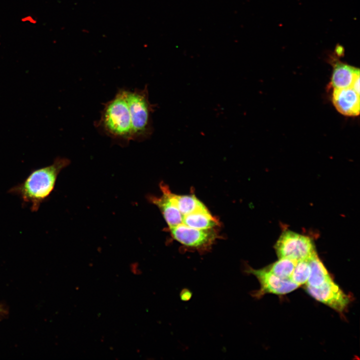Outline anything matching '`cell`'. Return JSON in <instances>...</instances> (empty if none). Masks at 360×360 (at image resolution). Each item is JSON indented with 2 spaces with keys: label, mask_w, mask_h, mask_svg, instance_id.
Here are the masks:
<instances>
[{
  "label": "cell",
  "mask_w": 360,
  "mask_h": 360,
  "mask_svg": "<svg viewBox=\"0 0 360 360\" xmlns=\"http://www.w3.org/2000/svg\"><path fill=\"white\" fill-rule=\"evenodd\" d=\"M96 126L101 132L120 144L132 140V124L125 89H120L113 98L104 104Z\"/></svg>",
  "instance_id": "1"
},
{
  "label": "cell",
  "mask_w": 360,
  "mask_h": 360,
  "mask_svg": "<svg viewBox=\"0 0 360 360\" xmlns=\"http://www.w3.org/2000/svg\"><path fill=\"white\" fill-rule=\"evenodd\" d=\"M125 94L132 124V140H146L154 131L152 116L156 106L149 100L147 85L133 91L125 89Z\"/></svg>",
  "instance_id": "2"
},
{
  "label": "cell",
  "mask_w": 360,
  "mask_h": 360,
  "mask_svg": "<svg viewBox=\"0 0 360 360\" xmlns=\"http://www.w3.org/2000/svg\"><path fill=\"white\" fill-rule=\"evenodd\" d=\"M274 248L278 258L296 261L307 259L316 252L314 242L309 236L288 230L282 232Z\"/></svg>",
  "instance_id": "3"
},
{
  "label": "cell",
  "mask_w": 360,
  "mask_h": 360,
  "mask_svg": "<svg viewBox=\"0 0 360 360\" xmlns=\"http://www.w3.org/2000/svg\"><path fill=\"white\" fill-rule=\"evenodd\" d=\"M68 164V160L60 159L52 165L34 172L24 183L25 195L34 199L46 197L52 190L58 172Z\"/></svg>",
  "instance_id": "4"
},
{
  "label": "cell",
  "mask_w": 360,
  "mask_h": 360,
  "mask_svg": "<svg viewBox=\"0 0 360 360\" xmlns=\"http://www.w3.org/2000/svg\"><path fill=\"white\" fill-rule=\"evenodd\" d=\"M172 238L184 246L202 252L208 250L218 238L214 228L200 230L182 223L169 229Z\"/></svg>",
  "instance_id": "5"
},
{
  "label": "cell",
  "mask_w": 360,
  "mask_h": 360,
  "mask_svg": "<svg viewBox=\"0 0 360 360\" xmlns=\"http://www.w3.org/2000/svg\"><path fill=\"white\" fill-rule=\"evenodd\" d=\"M304 288L307 293L314 298L338 312H342L350 302L349 296L332 279L317 287L306 284Z\"/></svg>",
  "instance_id": "6"
},
{
  "label": "cell",
  "mask_w": 360,
  "mask_h": 360,
  "mask_svg": "<svg viewBox=\"0 0 360 360\" xmlns=\"http://www.w3.org/2000/svg\"><path fill=\"white\" fill-rule=\"evenodd\" d=\"M246 272L254 276L260 284V289L254 296L260 298L266 294H284L290 293L300 286L290 279H282L266 270L264 268L256 270L248 266Z\"/></svg>",
  "instance_id": "7"
},
{
  "label": "cell",
  "mask_w": 360,
  "mask_h": 360,
  "mask_svg": "<svg viewBox=\"0 0 360 360\" xmlns=\"http://www.w3.org/2000/svg\"><path fill=\"white\" fill-rule=\"evenodd\" d=\"M160 188L162 192L160 196H148V199L160 209L170 229L182 224V216L173 200L172 192L168 186L161 182Z\"/></svg>",
  "instance_id": "8"
},
{
  "label": "cell",
  "mask_w": 360,
  "mask_h": 360,
  "mask_svg": "<svg viewBox=\"0 0 360 360\" xmlns=\"http://www.w3.org/2000/svg\"><path fill=\"white\" fill-rule=\"evenodd\" d=\"M332 102L336 110L344 116L360 114V94L351 87L333 88Z\"/></svg>",
  "instance_id": "9"
},
{
  "label": "cell",
  "mask_w": 360,
  "mask_h": 360,
  "mask_svg": "<svg viewBox=\"0 0 360 360\" xmlns=\"http://www.w3.org/2000/svg\"><path fill=\"white\" fill-rule=\"evenodd\" d=\"M333 69L330 85L333 88L351 87L354 80L360 76L358 68L344 63L335 57H330Z\"/></svg>",
  "instance_id": "10"
},
{
  "label": "cell",
  "mask_w": 360,
  "mask_h": 360,
  "mask_svg": "<svg viewBox=\"0 0 360 360\" xmlns=\"http://www.w3.org/2000/svg\"><path fill=\"white\" fill-rule=\"evenodd\" d=\"M182 223L200 230L213 228L220 225L219 221L212 216L207 208L182 216Z\"/></svg>",
  "instance_id": "11"
},
{
  "label": "cell",
  "mask_w": 360,
  "mask_h": 360,
  "mask_svg": "<svg viewBox=\"0 0 360 360\" xmlns=\"http://www.w3.org/2000/svg\"><path fill=\"white\" fill-rule=\"evenodd\" d=\"M308 260L310 266V274L306 284L317 287L332 279L316 252L308 258Z\"/></svg>",
  "instance_id": "12"
},
{
  "label": "cell",
  "mask_w": 360,
  "mask_h": 360,
  "mask_svg": "<svg viewBox=\"0 0 360 360\" xmlns=\"http://www.w3.org/2000/svg\"><path fill=\"white\" fill-rule=\"evenodd\" d=\"M172 196L182 216L206 208L194 195H178L172 193Z\"/></svg>",
  "instance_id": "13"
},
{
  "label": "cell",
  "mask_w": 360,
  "mask_h": 360,
  "mask_svg": "<svg viewBox=\"0 0 360 360\" xmlns=\"http://www.w3.org/2000/svg\"><path fill=\"white\" fill-rule=\"evenodd\" d=\"M297 262L288 258H280L264 268L282 279L288 280Z\"/></svg>",
  "instance_id": "14"
},
{
  "label": "cell",
  "mask_w": 360,
  "mask_h": 360,
  "mask_svg": "<svg viewBox=\"0 0 360 360\" xmlns=\"http://www.w3.org/2000/svg\"><path fill=\"white\" fill-rule=\"evenodd\" d=\"M310 274V266L307 259L297 262L290 280L300 286L306 284Z\"/></svg>",
  "instance_id": "15"
},
{
  "label": "cell",
  "mask_w": 360,
  "mask_h": 360,
  "mask_svg": "<svg viewBox=\"0 0 360 360\" xmlns=\"http://www.w3.org/2000/svg\"><path fill=\"white\" fill-rule=\"evenodd\" d=\"M129 269L132 274L135 276H140L142 272L138 262H133L130 265Z\"/></svg>",
  "instance_id": "16"
},
{
  "label": "cell",
  "mask_w": 360,
  "mask_h": 360,
  "mask_svg": "<svg viewBox=\"0 0 360 360\" xmlns=\"http://www.w3.org/2000/svg\"><path fill=\"white\" fill-rule=\"evenodd\" d=\"M351 88L360 94V76H358L354 81Z\"/></svg>",
  "instance_id": "17"
},
{
  "label": "cell",
  "mask_w": 360,
  "mask_h": 360,
  "mask_svg": "<svg viewBox=\"0 0 360 360\" xmlns=\"http://www.w3.org/2000/svg\"><path fill=\"white\" fill-rule=\"evenodd\" d=\"M181 296L184 297V298H182V300H188L191 296V294L190 292H184L182 294H181Z\"/></svg>",
  "instance_id": "18"
},
{
  "label": "cell",
  "mask_w": 360,
  "mask_h": 360,
  "mask_svg": "<svg viewBox=\"0 0 360 360\" xmlns=\"http://www.w3.org/2000/svg\"><path fill=\"white\" fill-rule=\"evenodd\" d=\"M2 310V309L0 308V312H1Z\"/></svg>",
  "instance_id": "19"
}]
</instances>
